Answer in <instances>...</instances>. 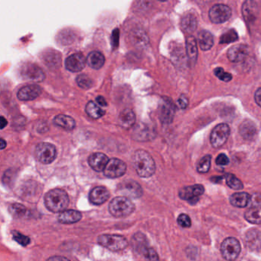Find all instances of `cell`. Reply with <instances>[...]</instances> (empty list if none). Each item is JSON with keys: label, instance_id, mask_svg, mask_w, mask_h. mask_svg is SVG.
<instances>
[{"label": "cell", "instance_id": "1", "mask_svg": "<svg viewBox=\"0 0 261 261\" xmlns=\"http://www.w3.org/2000/svg\"><path fill=\"white\" fill-rule=\"evenodd\" d=\"M133 165L137 174L142 178H149L155 173V161L150 154L143 149H138L134 152Z\"/></svg>", "mask_w": 261, "mask_h": 261}, {"label": "cell", "instance_id": "2", "mask_svg": "<svg viewBox=\"0 0 261 261\" xmlns=\"http://www.w3.org/2000/svg\"><path fill=\"white\" fill-rule=\"evenodd\" d=\"M45 204L50 212L61 213L69 204V197L63 189H51L45 195Z\"/></svg>", "mask_w": 261, "mask_h": 261}, {"label": "cell", "instance_id": "3", "mask_svg": "<svg viewBox=\"0 0 261 261\" xmlns=\"http://www.w3.org/2000/svg\"><path fill=\"white\" fill-rule=\"evenodd\" d=\"M135 210L134 202L125 196L114 198L110 203L109 211L116 218H124L129 216Z\"/></svg>", "mask_w": 261, "mask_h": 261}, {"label": "cell", "instance_id": "4", "mask_svg": "<svg viewBox=\"0 0 261 261\" xmlns=\"http://www.w3.org/2000/svg\"><path fill=\"white\" fill-rule=\"evenodd\" d=\"M97 243L111 251H119L126 248L128 241L125 237L117 234H102L97 238Z\"/></svg>", "mask_w": 261, "mask_h": 261}, {"label": "cell", "instance_id": "5", "mask_svg": "<svg viewBox=\"0 0 261 261\" xmlns=\"http://www.w3.org/2000/svg\"><path fill=\"white\" fill-rule=\"evenodd\" d=\"M241 247L239 241L234 238H227L223 241L221 246V252L226 260L233 261L241 253Z\"/></svg>", "mask_w": 261, "mask_h": 261}, {"label": "cell", "instance_id": "6", "mask_svg": "<svg viewBox=\"0 0 261 261\" xmlns=\"http://www.w3.org/2000/svg\"><path fill=\"white\" fill-rule=\"evenodd\" d=\"M35 154L38 161L43 164H49L56 160L57 150L51 143H41L36 146Z\"/></svg>", "mask_w": 261, "mask_h": 261}, {"label": "cell", "instance_id": "7", "mask_svg": "<svg viewBox=\"0 0 261 261\" xmlns=\"http://www.w3.org/2000/svg\"><path fill=\"white\" fill-rule=\"evenodd\" d=\"M208 15L213 23L221 24L227 22L230 19L231 10L224 4H217L211 8Z\"/></svg>", "mask_w": 261, "mask_h": 261}, {"label": "cell", "instance_id": "8", "mask_svg": "<svg viewBox=\"0 0 261 261\" xmlns=\"http://www.w3.org/2000/svg\"><path fill=\"white\" fill-rule=\"evenodd\" d=\"M230 136V128L226 123H221L215 126L211 134V143L213 147L222 146Z\"/></svg>", "mask_w": 261, "mask_h": 261}, {"label": "cell", "instance_id": "9", "mask_svg": "<svg viewBox=\"0 0 261 261\" xmlns=\"http://www.w3.org/2000/svg\"><path fill=\"white\" fill-rule=\"evenodd\" d=\"M204 192V186L201 185H194V186H186L180 189L178 195L181 199L194 204L198 202L199 197L203 195Z\"/></svg>", "mask_w": 261, "mask_h": 261}, {"label": "cell", "instance_id": "10", "mask_svg": "<svg viewBox=\"0 0 261 261\" xmlns=\"http://www.w3.org/2000/svg\"><path fill=\"white\" fill-rule=\"evenodd\" d=\"M126 172V165L124 162L119 159H111L108 162L103 173L105 176L110 178H119L123 176Z\"/></svg>", "mask_w": 261, "mask_h": 261}, {"label": "cell", "instance_id": "11", "mask_svg": "<svg viewBox=\"0 0 261 261\" xmlns=\"http://www.w3.org/2000/svg\"><path fill=\"white\" fill-rule=\"evenodd\" d=\"M175 108L173 102L168 98L164 97L162 100L159 108V115L162 123L164 124H169L173 121L175 117Z\"/></svg>", "mask_w": 261, "mask_h": 261}, {"label": "cell", "instance_id": "12", "mask_svg": "<svg viewBox=\"0 0 261 261\" xmlns=\"http://www.w3.org/2000/svg\"><path fill=\"white\" fill-rule=\"evenodd\" d=\"M21 74L25 80L34 82H42L45 79L44 71L39 66L33 63L24 65L21 69Z\"/></svg>", "mask_w": 261, "mask_h": 261}, {"label": "cell", "instance_id": "13", "mask_svg": "<svg viewBox=\"0 0 261 261\" xmlns=\"http://www.w3.org/2000/svg\"><path fill=\"white\" fill-rule=\"evenodd\" d=\"M119 190L124 194L126 198H139L143 195V189L137 181L128 180L121 183L119 186Z\"/></svg>", "mask_w": 261, "mask_h": 261}, {"label": "cell", "instance_id": "14", "mask_svg": "<svg viewBox=\"0 0 261 261\" xmlns=\"http://www.w3.org/2000/svg\"><path fill=\"white\" fill-rule=\"evenodd\" d=\"M86 59L82 54L71 55L65 61V67L71 72H80L86 65Z\"/></svg>", "mask_w": 261, "mask_h": 261}, {"label": "cell", "instance_id": "15", "mask_svg": "<svg viewBox=\"0 0 261 261\" xmlns=\"http://www.w3.org/2000/svg\"><path fill=\"white\" fill-rule=\"evenodd\" d=\"M134 139L140 141H149L155 137V129L147 123H140L134 131Z\"/></svg>", "mask_w": 261, "mask_h": 261}, {"label": "cell", "instance_id": "16", "mask_svg": "<svg viewBox=\"0 0 261 261\" xmlns=\"http://www.w3.org/2000/svg\"><path fill=\"white\" fill-rule=\"evenodd\" d=\"M111 194L108 189L103 186L94 188L89 194L90 201L95 205H100L109 199Z\"/></svg>", "mask_w": 261, "mask_h": 261}, {"label": "cell", "instance_id": "17", "mask_svg": "<svg viewBox=\"0 0 261 261\" xmlns=\"http://www.w3.org/2000/svg\"><path fill=\"white\" fill-rule=\"evenodd\" d=\"M41 94L42 89L40 87L36 85H31L21 88L18 92L17 97L22 101H29L37 98Z\"/></svg>", "mask_w": 261, "mask_h": 261}, {"label": "cell", "instance_id": "18", "mask_svg": "<svg viewBox=\"0 0 261 261\" xmlns=\"http://www.w3.org/2000/svg\"><path fill=\"white\" fill-rule=\"evenodd\" d=\"M248 55V48L244 45H235L227 51V58L230 62L239 63L243 62Z\"/></svg>", "mask_w": 261, "mask_h": 261}, {"label": "cell", "instance_id": "19", "mask_svg": "<svg viewBox=\"0 0 261 261\" xmlns=\"http://www.w3.org/2000/svg\"><path fill=\"white\" fill-rule=\"evenodd\" d=\"M109 161L108 157L101 152H95V153L90 155L89 159H88V163H89L90 166L94 171L99 172L105 171Z\"/></svg>", "mask_w": 261, "mask_h": 261}, {"label": "cell", "instance_id": "20", "mask_svg": "<svg viewBox=\"0 0 261 261\" xmlns=\"http://www.w3.org/2000/svg\"><path fill=\"white\" fill-rule=\"evenodd\" d=\"M82 215L76 210H65L59 215V221L64 224H74L82 219Z\"/></svg>", "mask_w": 261, "mask_h": 261}, {"label": "cell", "instance_id": "21", "mask_svg": "<svg viewBox=\"0 0 261 261\" xmlns=\"http://www.w3.org/2000/svg\"><path fill=\"white\" fill-rule=\"evenodd\" d=\"M246 244L253 250H261V232L253 229L247 233L246 237Z\"/></svg>", "mask_w": 261, "mask_h": 261}, {"label": "cell", "instance_id": "22", "mask_svg": "<svg viewBox=\"0 0 261 261\" xmlns=\"http://www.w3.org/2000/svg\"><path fill=\"white\" fill-rule=\"evenodd\" d=\"M119 124L124 129H129L136 122L135 114L130 109H125L119 116Z\"/></svg>", "mask_w": 261, "mask_h": 261}, {"label": "cell", "instance_id": "23", "mask_svg": "<svg viewBox=\"0 0 261 261\" xmlns=\"http://www.w3.org/2000/svg\"><path fill=\"white\" fill-rule=\"evenodd\" d=\"M251 197L247 192H237L230 197V202L237 207H245L250 203Z\"/></svg>", "mask_w": 261, "mask_h": 261}, {"label": "cell", "instance_id": "24", "mask_svg": "<svg viewBox=\"0 0 261 261\" xmlns=\"http://www.w3.org/2000/svg\"><path fill=\"white\" fill-rule=\"evenodd\" d=\"M87 63L94 69H100L105 65V56L100 51H92L88 55V58H87Z\"/></svg>", "mask_w": 261, "mask_h": 261}, {"label": "cell", "instance_id": "25", "mask_svg": "<svg viewBox=\"0 0 261 261\" xmlns=\"http://www.w3.org/2000/svg\"><path fill=\"white\" fill-rule=\"evenodd\" d=\"M54 123L56 126L68 129V130L74 129L76 126L75 120L72 117L70 116L64 115V114L56 116L54 119Z\"/></svg>", "mask_w": 261, "mask_h": 261}, {"label": "cell", "instance_id": "26", "mask_svg": "<svg viewBox=\"0 0 261 261\" xmlns=\"http://www.w3.org/2000/svg\"><path fill=\"white\" fill-rule=\"evenodd\" d=\"M244 218L251 224H261V204L251 206L244 214Z\"/></svg>", "mask_w": 261, "mask_h": 261}, {"label": "cell", "instance_id": "27", "mask_svg": "<svg viewBox=\"0 0 261 261\" xmlns=\"http://www.w3.org/2000/svg\"><path fill=\"white\" fill-rule=\"evenodd\" d=\"M199 46L202 51L211 49L214 45V37L208 31H201L198 33V38Z\"/></svg>", "mask_w": 261, "mask_h": 261}, {"label": "cell", "instance_id": "28", "mask_svg": "<svg viewBox=\"0 0 261 261\" xmlns=\"http://www.w3.org/2000/svg\"><path fill=\"white\" fill-rule=\"evenodd\" d=\"M186 53L188 58L192 63H195L198 58L197 42L193 36H189L186 39Z\"/></svg>", "mask_w": 261, "mask_h": 261}, {"label": "cell", "instance_id": "29", "mask_svg": "<svg viewBox=\"0 0 261 261\" xmlns=\"http://www.w3.org/2000/svg\"><path fill=\"white\" fill-rule=\"evenodd\" d=\"M240 134L246 140H251L256 134V126L250 120H246L241 123L239 128Z\"/></svg>", "mask_w": 261, "mask_h": 261}, {"label": "cell", "instance_id": "30", "mask_svg": "<svg viewBox=\"0 0 261 261\" xmlns=\"http://www.w3.org/2000/svg\"><path fill=\"white\" fill-rule=\"evenodd\" d=\"M131 41L135 46L139 48H143L147 45L149 40H148L147 36L143 30H134L131 34Z\"/></svg>", "mask_w": 261, "mask_h": 261}, {"label": "cell", "instance_id": "31", "mask_svg": "<svg viewBox=\"0 0 261 261\" xmlns=\"http://www.w3.org/2000/svg\"><path fill=\"white\" fill-rule=\"evenodd\" d=\"M85 111L89 117L93 119H99L105 114V111L94 101L88 102Z\"/></svg>", "mask_w": 261, "mask_h": 261}, {"label": "cell", "instance_id": "32", "mask_svg": "<svg viewBox=\"0 0 261 261\" xmlns=\"http://www.w3.org/2000/svg\"><path fill=\"white\" fill-rule=\"evenodd\" d=\"M133 244H134V248L142 253H143L146 249L149 247L146 237L142 233H137V234L134 235Z\"/></svg>", "mask_w": 261, "mask_h": 261}, {"label": "cell", "instance_id": "33", "mask_svg": "<svg viewBox=\"0 0 261 261\" xmlns=\"http://www.w3.org/2000/svg\"><path fill=\"white\" fill-rule=\"evenodd\" d=\"M181 27L186 32L194 31L197 27V21L195 16L191 14L186 15L181 20Z\"/></svg>", "mask_w": 261, "mask_h": 261}, {"label": "cell", "instance_id": "34", "mask_svg": "<svg viewBox=\"0 0 261 261\" xmlns=\"http://www.w3.org/2000/svg\"><path fill=\"white\" fill-rule=\"evenodd\" d=\"M253 2H246L243 6V14L247 20H253L256 13V6Z\"/></svg>", "mask_w": 261, "mask_h": 261}, {"label": "cell", "instance_id": "35", "mask_svg": "<svg viewBox=\"0 0 261 261\" xmlns=\"http://www.w3.org/2000/svg\"><path fill=\"white\" fill-rule=\"evenodd\" d=\"M226 183L227 186L233 190H241L244 188L242 181L237 178L233 174H227L225 176Z\"/></svg>", "mask_w": 261, "mask_h": 261}, {"label": "cell", "instance_id": "36", "mask_svg": "<svg viewBox=\"0 0 261 261\" xmlns=\"http://www.w3.org/2000/svg\"><path fill=\"white\" fill-rule=\"evenodd\" d=\"M211 162H212V156L210 155H205L201 159L198 166H197V171L199 173H207L211 167Z\"/></svg>", "mask_w": 261, "mask_h": 261}, {"label": "cell", "instance_id": "37", "mask_svg": "<svg viewBox=\"0 0 261 261\" xmlns=\"http://www.w3.org/2000/svg\"><path fill=\"white\" fill-rule=\"evenodd\" d=\"M77 85L82 89H89L93 86V81L89 76L86 74H80L76 79Z\"/></svg>", "mask_w": 261, "mask_h": 261}, {"label": "cell", "instance_id": "38", "mask_svg": "<svg viewBox=\"0 0 261 261\" xmlns=\"http://www.w3.org/2000/svg\"><path fill=\"white\" fill-rule=\"evenodd\" d=\"M10 212L13 216L20 218V217L24 216L25 215V213L27 212V209L22 204L14 203V204H12L10 205Z\"/></svg>", "mask_w": 261, "mask_h": 261}, {"label": "cell", "instance_id": "39", "mask_svg": "<svg viewBox=\"0 0 261 261\" xmlns=\"http://www.w3.org/2000/svg\"><path fill=\"white\" fill-rule=\"evenodd\" d=\"M238 34L234 30H229L221 36V39H220V43L228 44L236 42L238 40Z\"/></svg>", "mask_w": 261, "mask_h": 261}, {"label": "cell", "instance_id": "40", "mask_svg": "<svg viewBox=\"0 0 261 261\" xmlns=\"http://www.w3.org/2000/svg\"><path fill=\"white\" fill-rule=\"evenodd\" d=\"M13 238L14 241H16L18 244L20 245L23 246V247H27V245L30 244L31 241L29 237L25 236V235L22 234L20 232L14 231L13 233Z\"/></svg>", "mask_w": 261, "mask_h": 261}, {"label": "cell", "instance_id": "41", "mask_svg": "<svg viewBox=\"0 0 261 261\" xmlns=\"http://www.w3.org/2000/svg\"><path fill=\"white\" fill-rule=\"evenodd\" d=\"M214 73H215L216 77H218L220 80L223 81V82H228L232 79L231 74H229V73L225 72L223 68H215V71H214Z\"/></svg>", "mask_w": 261, "mask_h": 261}, {"label": "cell", "instance_id": "42", "mask_svg": "<svg viewBox=\"0 0 261 261\" xmlns=\"http://www.w3.org/2000/svg\"><path fill=\"white\" fill-rule=\"evenodd\" d=\"M177 222L179 224V226H181V227H184V228H188V227H190L191 225H192V221H191L189 215H186V214H181V215H179V216L178 217V219H177Z\"/></svg>", "mask_w": 261, "mask_h": 261}, {"label": "cell", "instance_id": "43", "mask_svg": "<svg viewBox=\"0 0 261 261\" xmlns=\"http://www.w3.org/2000/svg\"><path fill=\"white\" fill-rule=\"evenodd\" d=\"M149 261H160L156 251L152 247H148L143 253Z\"/></svg>", "mask_w": 261, "mask_h": 261}, {"label": "cell", "instance_id": "44", "mask_svg": "<svg viewBox=\"0 0 261 261\" xmlns=\"http://www.w3.org/2000/svg\"><path fill=\"white\" fill-rule=\"evenodd\" d=\"M229 159L225 154L221 153L217 157L216 164L218 166H227L229 164Z\"/></svg>", "mask_w": 261, "mask_h": 261}, {"label": "cell", "instance_id": "45", "mask_svg": "<svg viewBox=\"0 0 261 261\" xmlns=\"http://www.w3.org/2000/svg\"><path fill=\"white\" fill-rule=\"evenodd\" d=\"M188 105H189V100H188V97H186L185 95H181L178 100V107H179L180 108H181V109H186L188 107Z\"/></svg>", "mask_w": 261, "mask_h": 261}, {"label": "cell", "instance_id": "46", "mask_svg": "<svg viewBox=\"0 0 261 261\" xmlns=\"http://www.w3.org/2000/svg\"><path fill=\"white\" fill-rule=\"evenodd\" d=\"M254 99L256 105L261 108V88H259L255 93Z\"/></svg>", "mask_w": 261, "mask_h": 261}, {"label": "cell", "instance_id": "47", "mask_svg": "<svg viewBox=\"0 0 261 261\" xmlns=\"http://www.w3.org/2000/svg\"><path fill=\"white\" fill-rule=\"evenodd\" d=\"M46 261H71L68 258L62 256H51L49 259H47Z\"/></svg>", "mask_w": 261, "mask_h": 261}, {"label": "cell", "instance_id": "48", "mask_svg": "<svg viewBox=\"0 0 261 261\" xmlns=\"http://www.w3.org/2000/svg\"><path fill=\"white\" fill-rule=\"evenodd\" d=\"M96 101H97L98 105H100V106H108V103H107L106 100H105V97H102V96H98V97L96 98Z\"/></svg>", "mask_w": 261, "mask_h": 261}, {"label": "cell", "instance_id": "49", "mask_svg": "<svg viewBox=\"0 0 261 261\" xmlns=\"http://www.w3.org/2000/svg\"><path fill=\"white\" fill-rule=\"evenodd\" d=\"M112 39H114V42H113V45H115V47L117 46L118 45V39H119V30H114V33H113V37Z\"/></svg>", "mask_w": 261, "mask_h": 261}, {"label": "cell", "instance_id": "50", "mask_svg": "<svg viewBox=\"0 0 261 261\" xmlns=\"http://www.w3.org/2000/svg\"><path fill=\"white\" fill-rule=\"evenodd\" d=\"M7 125V120L4 117H1V129H4Z\"/></svg>", "mask_w": 261, "mask_h": 261}, {"label": "cell", "instance_id": "51", "mask_svg": "<svg viewBox=\"0 0 261 261\" xmlns=\"http://www.w3.org/2000/svg\"><path fill=\"white\" fill-rule=\"evenodd\" d=\"M6 146H7V142H6L4 139H2V140H1V149H5Z\"/></svg>", "mask_w": 261, "mask_h": 261}]
</instances>
